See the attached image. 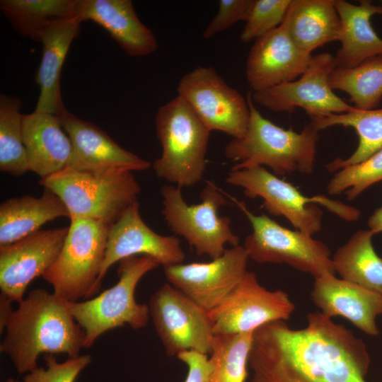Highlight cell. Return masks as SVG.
<instances>
[{
	"label": "cell",
	"mask_w": 382,
	"mask_h": 382,
	"mask_svg": "<svg viewBox=\"0 0 382 382\" xmlns=\"http://www.w3.org/2000/svg\"><path fill=\"white\" fill-rule=\"evenodd\" d=\"M334 3L340 19L341 47L335 56L337 67L352 68L382 55V39L370 22L374 15H382V6L369 0L359 1L358 5L345 0Z\"/></svg>",
	"instance_id": "24"
},
{
	"label": "cell",
	"mask_w": 382,
	"mask_h": 382,
	"mask_svg": "<svg viewBox=\"0 0 382 382\" xmlns=\"http://www.w3.org/2000/svg\"><path fill=\"white\" fill-rule=\"evenodd\" d=\"M295 306L282 291H270L247 272L216 308L208 311L215 335L253 332L267 323L288 320Z\"/></svg>",
	"instance_id": "14"
},
{
	"label": "cell",
	"mask_w": 382,
	"mask_h": 382,
	"mask_svg": "<svg viewBox=\"0 0 382 382\" xmlns=\"http://www.w3.org/2000/svg\"><path fill=\"white\" fill-rule=\"evenodd\" d=\"M311 296L326 317H342L366 335H379L376 319L382 315L380 295L327 274L315 278Z\"/></svg>",
	"instance_id": "20"
},
{
	"label": "cell",
	"mask_w": 382,
	"mask_h": 382,
	"mask_svg": "<svg viewBox=\"0 0 382 382\" xmlns=\"http://www.w3.org/2000/svg\"><path fill=\"white\" fill-rule=\"evenodd\" d=\"M226 182L242 187L248 197L262 198V205L270 214L284 216L297 231L311 236L319 232L322 226L323 211L317 204L348 221H354L360 216L358 209L325 195H303L292 184L279 178L263 166L231 169Z\"/></svg>",
	"instance_id": "7"
},
{
	"label": "cell",
	"mask_w": 382,
	"mask_h": 382,
	"mask_svg": "<svg viewBox=\"0 0 382 382\" xmlns=\"http://www.w3.org/2000/svg\"><path fill=\"white\" fill-rule=\"evenodd\" d=\"M250 120L245 134L232 139L224 148L226 158L238 163L231 168L266 166L277 175L313 170L318 129L310 122L301 132L285 129L264 117L254 105L251 93L246 96Z\"/></svg>",
	"instance_id": "3"
},
{
	"label": "cell",
	"mask_w": 382,
	"mask_h": 382,
	"mask_svg": "<svg viewBox=\"0 0 382 382\" xmlns=\"http://www.w3.org/2000/svg\"><path fill=\"white\" fill-rule=\"evenodd\" d=\"M236 202L252 226L243 245L249 258L258 263L287 264L314 278L335 274L330 250L323 242L282 226L265 214L255 215L243 202Z\"/></svg>",
	"instance_id": "10"
},
{
	"label": "cell",
	"mask_w": 382,
	"mask_h": 382,
	"mask_svg": "<svg viewBox=\"0 0 382 382\" xmlns=\"http://www.w3.org/2000/svg\"><path fill=\"white\" fill-rule=\"evenodd\" d=\"M69 227L39 230L0 246L1 295L20 303L28 284L42 276L57 259Z\"/></svg>",
	"instance_id": "16"
},
{
	"label": "cell",
	"mask_w": 382,
	"mask_h": 382,
	"mask_svg": "<svg viewBox=\"0 0 382 382\" xmlns=\"http://www.w3.org/2000/svg\"><path fill=\"white\" fill-rule=\"evenodd\" d=\"M6 382H19L18 381L14 380L12 378H8L6 379Z\"/></svg>",
	"instance_id": "40"
},
{
	"label": "cell",
	"mask_w": 382,
	"mask_h": 382,
	"mask_svg": "<svg viewBox=\"0 0 382 382\" xmlns=\"http://www.w3.org/2000/svg\"><path fill=\"white\" fill-rule=\"evenodd\" d=\"M311 58L296 45L282 22L255 40L246 60L248 83L256 92L292 81L303 74Z\"/></svg>",
	"instance_id": "19"
},
{
	"label": "cell",
	"mask_w": 382,
	"mask_h": 382,
	"mask_svg": "<svg viewBox=\"0 0 382 382\" xmlns=\"http://www.w3.org/2000/svg\"><path fill=\"white\" fill-rule=\"evenodd\" d=\"M75 321L68 301L45 289H33L11 313L0 352L10 357L19 374L37 369L43 353L78 357L85 332Z\"/></svg>",
	"instance_id": "2"
},
{
	"label": "cell",
	"mask_w": 382,
	"mask_h": 382,
	"mask_svg": "<svg viewBox=\"0 0 382 382\" xmlns=\"http://www.w3.org/2000/svg\"><path fill=\"white\" fill-rule=\"evenodd\" d=\"M177 358L188 369L185 382H210L212 367L207 354L190 350L178 354Z\"/></svg>",
	"instance_id": "37"
},
{
	"label": "cell",
	"mask_w": 382,
	"mask_h": 382,
	"mask_svg": "<svg viewBox=\"0 0 382 382\" xmlns=\"http://www.w3.org/2000/svg\"><path fill=\"white\" fill-rule=\"evenodd\" d=\"M76 17L103 27L129 56L149 55L158 48L156 37L130 0H78Z\"/></svg>",
	"instance_id": "21"
},
{
	"label": "cell",
	"mask_w": 382,
	"mask_h": 382,
	"mask_svg": "<svg viewBox=\"0 0 382 382\" xmlns=\"http://www.w3.org/2000/svg\"><path fill=\"white\" fill-rule=\"evenodd\" d=\"M73 148L68 167L82 171L147 170L151 163L123 149L100 128L65 108L57 115Z\"/></svg>",
	"instance_id": "18"
},
{
	"label": "cell",
	"mask_w": 382,
	"mask_h": 382,
	"mask_svg": "<svg viewBox=\"0 0 382 382\" xmlns=\"http://www.w3.org/2000/svg\"><path fill=\"white\" fill-rule=\"evenodd\" d=\"M248 255L243 245L226 249L208 262L164 267L169 283L207 311L219 306L247 272Z\"/></svg>",
	"instance_id": "15"
},
{
	"label": "cell",
	"mask_w": 382,
	"mask_h": 382,
	"mask_svg": "<svg viewBox=\"0 0 382 382\" xmlns=\"http://www.w3.org/2000/svg\"><path fill=\"white\" fill-rule=\"evenodd\" d=\"M12 301L3 295L0 296V330L6 328L7 322L13 313L11 306Z\"/></svg>",
	"instance_id": "38"
},
{
	"label": "cell",
	"mask_w": 382,
	"mask_h": 382,
	"mask_svg": "<svg viewBox=\"0 0 382 382\" xmlns=\"http://www.w3.org/2000/svg\"><path fill=\"white\" fill-rule=\"evenodd\" d=\"M254 0H220L218 11L202 37L209 39L239 21H245Z\"/></svg>",
	"instance_id": "36"
},
{
	"label": "cell",
	"mask_w": 382,
	"mask_h": 382,
	"mask_svg": "<svg viewBox=\"0 0 382 382\" xmlns=\"http://www.w3.org/2000/svg\"><path fill=\"white\" fill-rule=\"evenodd\" d=\"M110 226L93 219H70L62 249L42 276L54 293L68 301L88 299L101 286L98 277L105 258Z\"/></svg>",
	"instance_id": "8"
},
{
	"label": "cell",
	"mask_w": 382,
	"mask_h": 382,
	"mask_svg": "<svg viewBox=\"0 0 382 382\" xmlns=\"http://www.w3.org/2000/svg\"><path fill=\"white\" fill-rule=\"evenodd\" d=\"M291 1L254 0L241 33V40L245 43L255 40L280 25L285 18Z\"/></svg>",
	"instance_id": "34"
},
{
	"label": "cell",
	"mask_w": 382,
	"mask_h": 382,
	"mask_svg": "<svg viewBox=\"0 0 382 382\" xmlns=\"http://www.w3.org/2000/svg\"><path fill=\"white\" fill-rule=\"evenodd\" d=\"M148 306L168 356L190 350L211 353L214 334L208 311L168 283L151 296Z\"/></svg>",
	"instance_id": "12"
},
{
	"label": "cell",
	"mask_w": 382,
	"mask_h": 382,
	"mask_svg": "<svg viewBox=\"0 0 382 382\" xmlns=\"http://www.w3.org/2000/svg\"><path fill=\"white\" fill-rule=\"evenodd\" d=\"M40 185L54 192L70 217L103 221L111 226L138 202L141 187L132 171H82L66 167L41 178Z\"/></svg>",
	"instance_id": "4"
},
{
	"label": "cell",
	"mask_w": 382,
	"mask_h": 382,
	"mask_svg": "<svg viewBox=\"0 0 382 382\" xmlns=\"http://www.w3.org/2000/svg\"><path fill=\"white\" fill-rule=\"evenodd\" d=\"M81 22L78 17L58 21L41 34L42 58L35 76L40 95L35 111L57 115L65 108L61 94V71Z\"/></svg>",
	"instance_id": "23"
},
{
	"label": "cell",
	"mask_w": 382,
	"mask_h": 382,
	"mask_svg": "<svg viewBox=\"0 0 382 382\" xmlns=\"http://www.w3.org/2000/svg\"><path fill=\"white\" fill-rule=\"evenodd\" d=\"M381 180L382 148L365 161L337 170L328 182L327 190L330 195L345 192L347 199L352 200Z\"/></svg>",
	"instance_id": "33"
},
{
	"label": "cell",
	"mask_w": 382,
	"mask_h": 382,
	"mask_svg": "<svg viewBox=\"0 0 382 382\" xmlns=\"http://www.w3.org/2000/svg\"><path fill=\"white\" fill-rule=\"evenodd\" d=\"M161 194L164 220L197 255H208L213 260L223 254L226 244L238 245L239 237L232 231L231 219L219 215V209L228 202L213 181H207L197 204H187L181 188L175 185H163Z\"/></svg>",
	"instance_id": "9"
},
{
	"label": "cell",
	"mask_w": 382,
	"mask_h": 382,
	"mask_svg": "<svg viewBox=\"0 0 382 382\" xmlns=\"http://www.w3.org/2000/svg\"><path fill=\"white\" fill-rule=\"evenodd\" d=\"M138 255H150L164 267L183 263L185 254L180 240L174 236H161L143 221L139 202L132 204L109 228L105 258L98 282L116 262Z\"/></svg>",
	"instance_id": "17"
},
{
	"label": "cell",
	"mask_w": 382,
	"mask_h": 382,
	"mask_svg": "<svg viewBox=\"0 0 382 382\" xmlns=\"http://www.w3.org/2000/svg\"><path fill=\"white\" fill-rule=\"evenodd\" d=\"M77 4L78 0H1L0 10L21 35L40 42L52 23L76 17Z\"/></svg>",
	"instance_id": "29"
},
{
	"label": "cell",
	"mask_w": 382,
	"mask_h": 382,
	"mask_svg": "<svg viewBox=\"0 0 382 382\" xmlns=\"http://www.w3.org/2000/svg\"><path fill=\"white\" fill-rule=\"evenodd\" d=\"M374 235L369 229L356 231L337 248L332 262L341 279L382 296V258L372 244Z\"/></svg>",
	"instance_id": "27"
},
{
	"label": "cell",
	"mask_w": 382,
	"mask_h": 382,
	"mask_svg": "<svg viewBox=\"0 0 382 382\" xmlns=\"http://www.w3.org/2000/svg\"><path fill=\"white\" fill-rule=\"evenodd\" d=\"M159 265L150 255L125 258L120 261L116 284L92 299L69 301L73 317L85 332L83 347H91L102 334L125 324L136 330L146 326L149 306L137 303L134 291L143 276Z\"/></svg>",
	"instance_id": "6"
},
{
	"label": "cell",
	"mask_w": 382,
	"mask_h": 382,
	"mask_svg": "<svg viewBox=\"0 0 382 382\" xmlns=\"http://www.w3.org/2000/svg\"><path fill=\"white\" fill-rule=\"evenodd\" d=\"M21 107L18 98L0 95V170L13 176L29 170L23 141Z\"/></svg>",
	"instance_id": "31"
},
{
	"label": "cell",
	"mask_w": 382,
	"mask_h": 382,
	"mask_svg": "<svg viewBox=\"0 0 382 382\" xmlns=\"http://www.w3.org/2000/svg\"><path fill=\"white\" fill-rule=\"evenodd\" d=\"M318 131L340 125L353 128L359 136V144L347 158L338 157L330 162V172L361 163L382 148V108L368 110H354L342 114H330L320 118H310Z\"/></svg>",
	"instance_id": "28"
},
{
	"label": "cell",
	"mask_w": 382,
	"mask_h": 382,
	"mask_svg": "<svg viewBox=\"0 0 382 382\" xmlns=\"http://www.w3.org/2000/svg\"><path fill=\"white\" fill-rule=\"evenodd\" d=\"M57 115L34 111L23 118V141L29 170L41 178L69 166L71 141Z\"/></svg>",
	"instance_id": "22"
},
{
	"label": "cell",
	"mask_w": 382,
	"mask_h": 382,
	"mask_svg": "<svg viewBox=\"0 0 382 382\" xmlns=\"http://www.w3.org/2000/svg\"><path fill=\"white\" fill-rule=\"evenodd\" d=\"M329 83L332 90L345 92L357 110L376 108L382 100V55L352 68L336 67Z\"/></svg>",
	"instance_id": "30"
},
{
	"label": "cell",
	"mask_w": 382,
	"mask_h": 382,
	"mask_svg": "<svg viewBox=\"0 0 382 382\" xmlns=\"http://www.w3.org/2000/svg\"><path fill=\"white\" fill-rule=\"evenodd\" d=\"M283 23L296 45L308 54L339 38L334 0H291Z\"/></svg>",
	"instance_id": "26"
},
{
	"label": "cell",
	"mask_w": 382,
	"mask_h": 382,
	"mask_svg": "<svg viewBox=\"0 0 382 382\" xmlns=\"http://www.w3.org/2000/svg\"><path fill=\"white\" fill-rule=\"evenodd\" d=\"M155 125L162 147L153 164L156 175L180 188L200 182L211 132L178 95L158 108Z\"/></svg>",
	"instance_id": "5"
},
{
	"label": "cell",
	"mask_w": 382,
	"mask_h": 382,
	"mask_svg": "<svg viewBox=\"0 0 382 382\" xmlns=\"http://www.w3.org/2000/svg\"><path fill=\"white\" fill-rule=\"evenodd\" d=\"M367 226L374 234L382 232V206L376 209L369 216Z\"/></svg>",
	"instance_id": "39"
},
{
	"label": "cell",
	"mask_w": 382,
	"mask_h": 382,
	"mask_svg": "<svg viewBox=\"0 0 382 382\" xmlns=\"http://www.w3.org/2000/svg\"><path fill=\"white\" fill-rule=\"evenodd\" d=\"M336 67L335 56L328 52L312 56L298 79L253 92V101L274 112H291L301 108L310 118L352 112L355 108L334 93L330 86V76Z\"/></svg>",
	"instance_id": "13"
},
{
	"label": "cell",
	"mask_w": 382,
	"mask_h": 382,
	"mask_svg": "<svg viewBox=\"0 0 382 382\" xmlns=\"http://www.w3.org/2000/svg\"><path fill=\"white\" fill-rule=\"evenodd\" d=\"M70 217L64 203L52 190L44 188L39 197H12L0 205V246L16 242L40 230L45 223Z\"/></svg>",
	"instance_id": "25"
},
{
	"label": "cell",
	"mask_w": 382,
	"mask_h": 382,
	"mask_svg": "<svg viewBox=\"0 0 382 382\" xmlns=\"http://www.w3.org/2000/svg\"><path fill=\"white\" fill-rule=\"evenodd\" d=\"M253 333L214 335L209 358L210 382H245Z\"/></svg>",
	"instance_id": "32"
},
{
	"label": "cell",
	"mask_w": 382,
	"mask_h": 382,
	"mask_svg": "<svg viewBox=\"0 0 382 382\" xmlns=\"http://www.w3.org/2000/svg\"><path fill=\"white\" fill-rule=\"evenodd\" d=\"M370 357L364 342L320 312L307 325L274 321L254 331L250 382H367Z\"/></svg>",
	"instance_id": "1"
},
{
	"label": "cell",
	"mask_w": 382,
	"mask_h": 382,
	"mask_svg": "<svg viewBox=\"0 0 382 382\" xmlns=\"http://www.w3.org/2000/svg\"><path fill=\"white\" fill-rule=\"evenodd\" d=\"M46 368L37 367L23 378V382H75L80 372L91 363L90 354L69 357L58 362L54 354L44 357Z\"/></svg>",
	"instance_id": "35"
},
{
	"label": "cell",
	"mask_w": 382,
	"mask_h": 382,
	"mask_svg": "<svg viewBox=\"0 0 382 382\" xmlns=\"http://www.w3.org/2000/svg\"><path fill=\"white\" fill-rule=\"evenodd\" d=\"M177 91L210 132L220 131L233 139L245 134L250 120L247 98L214 67L199 66L185 74Z\"/></svg>",
	"instance_id": "11"
}]
</instances>
